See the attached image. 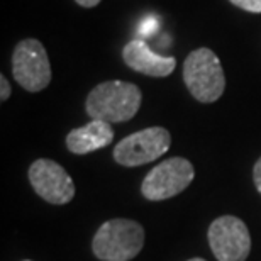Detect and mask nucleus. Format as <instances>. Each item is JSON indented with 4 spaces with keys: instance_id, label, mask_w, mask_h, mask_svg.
Wrapping results in <instances>:
<instances>
[{
    "instance_id": "nucleus-7",
    "label": "nucleus",
    "mask_w": 261,
    "mask_h": 261,
    "mask_svg": "<svg viewBox=\"0 0 261 261\" xmlns=\"http://www.w3.org/2000/svg\"><path fill=\"white\" fill-rule=\"evenodd\" d=\"M208 244L217 261H246L251 251V234L241 219L222 216L208 227Z\"/></svg>"
},
{
    "instance_id": "nucleus-9",
    "label": "nucleus",
    "mask_w": 261,
    "mask_h": 261,
    "mask_svg": "<svg viewBox=\"0 0 261 261\" xmlns=\"http://www.w3.org/2000/svg\"><path fill=\"white\" fill-rule=\"evenodd\" d=\"M122 58L129 68L148 76H168L176 66L173 56H161L154 53L143 39L129 41L122 49Z\"/></svg>"
},
{
    "instance_id": "nucleus-17",
    "label": "nucleus",
    "mask_w": 261,
    "mask_h": 261,
    "mask_svg": "<svg viewBox=\"0 0 261 261\" xmlns=\"http://www.w3.org/2000/svg\"><path fill=\"white\" fill-rule=\"evenodd\" d=\"M24 261H29V259H24Z\"/></svg>"
},
{
    "instance_id": "nucleus-15",
    "label": "nucleus",
    "mask_w": 261,
    "mask_h": 261,
    "mask_svg": "<svg viewBox=\"0 0 261 261\" xmlns=\"http://www.w3.org/2000/svg\"><path fill=\"white\" fill-rule=\"evenodd\" d=\"M75 2L78 5H82V7L90 9V7H95V5H98V4L102 2V0H75Z\"/></svg>"
},
{
    "instance_id": "nucleus-8",
    "label": "nucleus",
    "mask_w": 261,
    "mask_h": 261,
    "mask_svg": "<svg viewBox=\"0 0 261 261\" xmlns=\"http://www.w3.org/2000/svg\"><path fill=\"white\" fill-rule=\"evenodd\" d=\"M29 181L36 194L53 205H63L75 197L71 176L53 160H36L29 168Z\"/></svg>"
},
{
    "instance_id": "nucleus-12",
    "label": "nucleus",
    "mask_w": 261,
    "mask_h": 261,
    "mask_svg": "<svg viewBox=\"0 0 261 261\" xmlns=\"http://www.w3.org/2000/svg\"><path fill=\"white\" fill-rule=\"evenodd\" d=\"M232 5L251 14H261V0H229Z\"/></svg>"
},
{
    "instance_id": "nucleus-14",
    "label": "nucleus",
    "mask_w": 261,
    "mask_h": 261,
    "mask_svg": "<svg viewBox=\"0 0 261 261\" xmlns=\"http://www.w3.org/2000/svg\"><path fill=\"white\" fill-rule=\"evenodd\" d=\"M253 180H254V185H256V190L259 192V195H261V158L256 161V165H254Z\"/></svg>"
},
{
    "instance_id": "nucleus-2",
    "label": "nucleus",
    "mask_w": 261,
    "mask_h": 261,
    "mask_svg": "<svg viewBox=\"0 0 261 261\" xmlns=\"http://www.w3.org/2000/svg\"><path fill=\"white\" fill-rule=\"evenodd\" d=\"M144 246V229L130 219H111L93 236V254L102 261H129Z\"/></svg>"
},
{
    "instance_id": "nucleus-5",
    "label": "nucleus",
    "mask_w": 261,
    "mask_h": 261,
    "mask_svg": "<svg viewBox=\"0 0 261 261\" xmlns=\"http://www.w3.org/2000/svg\"><path fill=\"white\" fill-rule=\"evenodd\" d=\"M171 146V136L165 127H148L126 136L114 149V160L119 165L141 166L161 158Z\"/></svg>"
},
{
    "instance_id": "nucleus-16",
    "label": "nucleus",
    "mask_w": 261,
    "mask_h": 261,
    "mask_svg": "<svg viewBox=\"0 0 261 261\" xmlns=\"http://www.w3.org/2000/svg\"><path fill=\"white\" fill-rule=\"evenodd\" d=\"M189 261H205V259H202V258H192V259H189Z\"/></svg>"
},
{
    "instance_id": "nucleus-4",
    "label": "nucleus",
    "mask_w": 261,
    "mask_h": 261,
    "mask_svg": "<svg viewBox=\"0 0 261 261\" xmlns=\"http://www.w3.org/2000/svg\"><path fill=\"white\" fill-rule=\"evenodd\" d=\"M194 176V165L189 160L175 156V158L161 161L144 176L141 194L153 202L166 200V198L181 194L192 184Z\"/></svg>"
},
{
    "instance_id": "nucleus-3",
    "label": "nucleus",
    "mask_w": 261,
    "mask_h": 261,
    "mask_svg": "<svg viewBox=\"0 0 261 261\" xmlns=\"http://www.w3.org/2000/svg\"><path fill=\"white\" fill-rule=\"evenodd\" d=\"M184 82L198 102L212 103L219 100L226 88L221 60L208 48L192 51L184 63Z\"/></svg>"
},
{
    "instance_id": "nucleus-10",
    "label": "nucleus",
    "mask_w": 261,
    "mask_h": 261,
    "mask_svg": "<svg viewBox=\"0 0 261 261\" xmlns=\"http://www.w3.org/2000/svg\"><path fill=\"white\" fill-rule=\"evenodd\" d=\"M114 129L109 122L92 119L82 127L73 129L66 136V148L75 154H88L112 143Z\"/></svg>"
},
{
    "instance_id": "nucleus-13",
    "label": "nucleus",
    "mask_w": 261,
    "mask_h": 261,
    "mask_svg": "<svg viewBox=\"0 0 261 261\" xmlns=\"http://www.w3.org/2000/svg\"><path fill=\"white\" fill-rule=\"evenodd\" d=\"M0 88H2V92H0V100L5 102L7 98L10 97V83L7 82V78H5V75H0Z\"/></svg>"
},
{
    "instance_id": "nucleus-11",
    "label": "nucleus",
    "mask_w": 261,
    "mask_h": 261,
    "mask_svg": "<svg viewBox=\"0 0 261 261\" xmlns=\"http://www.w3.org/2000/svg\"><path fill=\"white\" fill-rule=\"evenodd\" d=\"M160 28V20L156 15H148V17H144L141 20L139 24V34L143 36V38H149V36H153L156 31Z\"/></svg>"
},
{
    "instance_id": "nucleus-1",
    "label": "nucleus",
    "mask_w": 261,
    "mask_h": 261,
    "mask_svg": "<svg viewBox=\"0 0 261 261\" xmlns=\"http://www.w3.org/2000/svg\"><path fill=\"white\" fill-rule=\"evenodd\" d=\"M141 90L138 85L122 80L103 82L88 93L85 107L90 119L109 124L130 121L141 107Z\"/></svg>"
},
{
    "instance_id": "nucleus-6",
    "label": "nucleus",
    "mask_w": 261,
    "mask_h": 261,
    "mask_svg": "<svg viewBox=\"0 0 261 261\" xmlns=\"http://www.w3.org/2000/svg\"><path fill=\"white\" fill-rule=\"evenodd\" d=\"M15 82L28 92H41L51 82V65L44 46L38 39H24L12 55Z\"/></svg>"
}]
</instances>
